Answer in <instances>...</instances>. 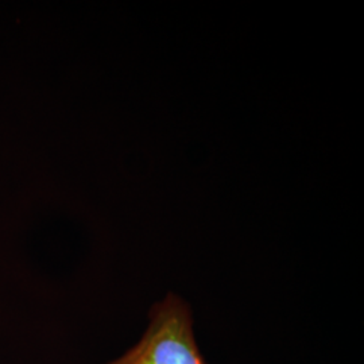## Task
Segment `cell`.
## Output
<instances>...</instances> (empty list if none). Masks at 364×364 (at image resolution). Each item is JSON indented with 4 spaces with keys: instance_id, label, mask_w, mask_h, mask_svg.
Segmentation results:
<instances>
[{
    "instance_id": "6da1fadb",
    "label": "cell",
    "mask_w": 364,
    "mask_h": 364,
    "mask_svg": "<svg viewBox=\"0 0 364 364\" xmlns=\"http://www.w3.org/2000/svg\"><path fill=\"white\" fill-rule=\"evenodd\" d=\"M108 364H205L196 346L189 305L168 294L153 306L141 341Z\"/></svg>"
}]
</instances>
